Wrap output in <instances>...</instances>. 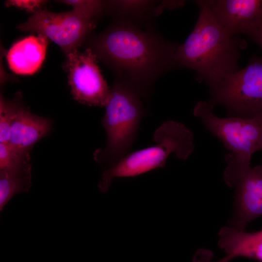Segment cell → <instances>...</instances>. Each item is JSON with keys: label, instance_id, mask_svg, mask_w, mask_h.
<instances>
[{"label": "cell", "instance_id": "obj_10", "mask_svg": "<svg viewBox=\"0 0 262 262\" xmlns=\"http://www.w3.org/2000/svg\"><path fill=\"white\" fill-rule=\"evenodd\" d=\"M48 38L39 34L16 43L9 50L7 60L10 68L19 75H32L40 68L46 54Z\"/></svg>", "mask_w": 262, "mask_h": 262}, {"label": "cell", "instance_id": "obj_8", "mask_svg": "<svg viewBox=\"0 0 262 262\" xmlns=\"http://www.w3.org/2000/svg\"><path fill=\"white\" fill-rule=\"evenodd\" d=\"M98 58L92 49H78L67 54L66 68L72 95L80 103L90 106L105 107L111 89L101 74Z\"/></svg>", "mask_w": 262, "mask_h": 262}, {"label": "cell", "instance_id": "obj_5", "mask_svg": "<svg viewBox=\"0 0 262 262\" xmlns=\"http://www.w3.org/2000/svg\"><path fill=\"white\" fill-rule=\"evenodd\" d=\"M157 145L129 153L113 166L105 169L98 188L107 192L116 178L135 177L164 167L170 155L185 160L195 148L193 132L183 124L172 120L163 122L153 135Z\"/></svg>", "mask_w": 262, "mask_h": 262}, {"label": "cell", "instance_id": "obj_16", "mask_svg": "<svg viewBox=\"0 0 262 262\" xmlns=\"http://www.w3.org/2000/svg\"><path fill=\"white\" fill-rule=\"evenodd\" d=\"M31 165L30 151L16 148L9 143H0V170Z\"/></svg>", "mask_w": 262, "mask_h": 262}, {"label": "cell", "instance_id": "obj_22", "mask_svg": "<svg viewBox=\"0 0 262 262\" xmlns=\"http://www.w3.org/2000/svg\"><path fill=\"white\" fill-rule=\"evenodd\" d=\"M255 234L258 238L262 240V229L259 231L255 232Z\"/></svg>", "mask_w": 262, "mask_h": 262}, {"label": "cell", "instance_id": "obj_13", "mask_svg": "<svg viewBox=\"0 0 262 262\" xmlns=\"http://www.w3.org/2000/svg\"><path fill=\"white\" fill-rule=\"evenodd\" d=\"M235 187L233 213L229 223L244 231L250 222L262 216V199L242 180Z\"/></svg>", "mask_w": 262, "mask_h": 262}, {"label": "cell", "instance_id": "obj_12", "mask_svg": "<svg viewBox=\"0 0 262 262\" xmlns=\"http://www.w3.org/2000/svg\"><path fill=\"white\" fill-rule=\"evenodd\" d=\"M219 236L218 245L226 256L217 262H228L237 257L262 262V240L258 239L254 232H246L225 226L220 229Z\"/></svg>", "mask_w": 262, "mask_h": 262}, {"label": "cell", "instance_id": "obj_1", "mask_svg": "<svg viewBox=\"0 0 262 262\" xmlns=\"http://www.w3.org/2000/svg\"><path fill=\"white\" fill-rule=\"evenodd\" d=\"M178 45L151 28L116 20L93 39L89 48L111 69L116 81L146 100L160 77L180 67L175 58Z\"/></svg>", "mask_w": 262, "mask_h": 262}, {"label": "cell", "instance_id": "obj_19", "mask_svg": "<svg viewBox=\"0 0 262 262\" xmlns=\"http://www.w3.org/2000/svg\"><path fill=\"white\" fill-rule=\"evenodd\" d=\"M241 180L262 199V166L261 164L251 167Z\"/></svg>", "mask_w": 262, "mask_h": 262}, {"label": "cell", "instance_id": "obj_23", "mask_svg": "<svg viewBox=\"0 0 262 262\" xmlns=\"http://www.w3.org/2000/svg\"><path fill=\"white\" fill-rule=\"evenodd\" d=\"M261 165L262 166V164H261Z\"/></svg>", "mask_w": 262, "mask_h": 262}, {"label": "cell", "instance_id": "obj_4", "mask_svg": "<svg viewBox=\"0 0 262 262\" xmlns=\"http://www.w3.org/2000/svg\"><path fill=\"white\" fill-rule=\"evenodd\" d=\"M144 98L129 86L115 81L102 124L107 135V144L94 154L95 160L105 169L128 154L146 114Z\"/></svg>", "mask_w": 262, "mask_h": 262}, {"label": "cell", "instance_id": "obj_21", "mask_svg": "<svg viewBox=\"0 0 262 262\" xmlns=\"http://www.w3.org/2000/svg\"><path fill=\"white\" fill-rule=\"evenodd\" d=\"M248 37L257 43L262 49V28L253 33Z\"/></svg>", "mask_w": 262, "mask_h": 262}, {"label": "cell", "instance_id": "obj_9", "mask_svg": "<svg viewBox=\"0 0 262 262\" xmlns=\"http://www.w3.org/2000/svg\"><path fill=\"white\" fill-rule=\"evenodd\" d=\"M219 24L247 36L262 28V0H205Z\"/></svg>", "mask_w": 262, "mask_h": 262}, {"label": "cell", "instance_id": "obj_15", "mask_svg": "<svg viewBox=\"0 0 262 262\" xmlns=\"http://www.w3.org/2000/svg\"><path fill=\"white\" fill-rule=\"evenodd\" d=\"M31 186V165L0 170V209L16 194L27 192Z\"/></svg>", "mask_w": 262, "mask_h": 262}, {"label": "cell", "instance_id": "obj_11", "mask_svg": "<svg viewBox=\"0 0 262 262\" xmlns=\"http://www.w3.org/2000/svg\"><path fill=\"white\" fill-rule=\"evenodd\" d=\"M51 124L50 119L34 115L21 105L12 123L8 143L31 151L36 142L48 134Z\"/></svg>", "mask_w": 262, "mask_h": 262}, {"label": "cell", "instance_id": "obj_7", "mask_svg": "<svg viewBox=\"0 0 262 262\" xmlns=\"http://www.w3.org/2000/svg\"><path fill=\"white\" fill-rule=\"evenodd\" d=\"M96 21L74 9L59 13L42 9L33 14L17 28L46 36L68 54L78 49L95 29Z\"/></svg>", "mask_w": 262, "mask_h": 262}, {"label": "cell", "instance_id": "obj_17", "mask_svg": "<svg viewBox=\"0 0 262 262\" xmlns=\"http://www.w3.org/2000/svg\"><path fill=\"white\" fill-rule=\"evenodd\" d=\"M21 105L19 100H6L0 96V143H8L12 123Z\"/></svg>", "mask_w": 262, "mask_h": 262}, {"label": "cell", "instance_id": "obj_18", "mask_svg": "<svg viewBox=\"0 0 262 262\" xmlns=\"http://www.w3.org/2000/svg\"><path fill=\"white\" fill-rule=\"evenodd\" d=\"M60 2L69 5L88 17L95 19L103 11L106 2L101 0H61Z\"/></svg>", "mask_w": 262, "mask_h": 262}, {"label": "cell", "instance_id": "obj_20", "mask_svg": "<svg viewBox=\"0 0 262 262\" xmlns=\"http://www.w3.org/2000/svg\"><path fill=\"white\" fill-rule=\"evenodd\" d=\"M45 2L40 0H9L5 4L6 6L15 7L34 14L42 10L41 7Z\"/></svg>", "mask_w": 262, "mask_h": 262}, {"label": "cell", "instance_id": "obj_14", "mask_svg": "<svg viewBox=\"0 0 262 262\" xmlns=\"http://www.w3.org/2000/svg\"><path fill=\"white\" fill-rule=\"evenodd\" d=\"M159 3L153 0H112L107 1L106 4L116 20L138 24L139 20L158 16Z\"/></svg>", "mask_w": 262, "mask_h": 262}, {"label": "cell", "instance_id": "obj_3", "mask_svg": "<svg viewBox=\"0 0 262 262\" xmlns=\"http://www.w3.org/2000/svg\"><path fill=\"white\" fill-rule=\"evenodd\" d=\"M213 109L208 101L200 100L193 114L227 149L224 180L228 186L235 187L251 167L252 155L262 150V115L250 118L220 117Z\"/></svg>", "mask_w": 262, "mask_h": 262}, {"label": "cell", "instance_id": "obj_2", "mask_svg": "<svg viewBox=\"0 0 262 262\" xmlns=\"http://www.w3.org/2000/svg\"><path fill=\"white\" fill-rule=\"evenodd\" d=\"M199 14L192 32L178 45L175 58L180 67L196 72V79L208 87L240 68L245 40L229 33L217 22L205 0H196Z\"/></svg>", "mask_w": 262, "mask_h": 262}, {"label": "cell", "instance_id": "obj_6", "mask_svg": "<svg viewBox=\"0 0 262 262\" xmlns=\"http://www.w3.org/2000/svg\"><path fill=\"white\" fill-rule=\"evenodd\" d=\"M208 101L221 105L229 116L250 118L262 115V58L255 55L247 65L209 86Z\"/></svg>", "mask_w": 262, "mask_h": 262}]
</instances>
